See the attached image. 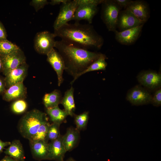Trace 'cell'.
Returning a JSON list of instances; mask_svg holds the SVG:
<instances>
[{
  "label": "cell",
  "mask_w": 161,
  "mask_h": 161,
  "mask_svg": "<svg viewBox=\"0 0 161 161\" xmlns=\"http://www.w3.org/2000/svg\"><path fill=\"white\" fill-rule=\"evenodd\" d=\"M20 49L16 45L7 39L0 41V55L1 56L9 55Z\"/></svg>",
  "instance_id": "484cf974"
},
{
  "label": "cell",
  "mask_w": 161,
  "mask_h": 161,
  "mask_svg": "<svg viewBox=\"0 0 161 161\" xmlns=\"http://www.w3.org/2000/svg\"><path fill=\"white\" fill-rule=\"evenodd\" d=\"M153 106L158 107L161 105V89L159 88L155 90L153 95H152L151 102Z\"/></svg>",
  "instance_id": "f546056e"
},
{
  "label": "cell",
  "mask_w": 161,
  "mask_h": 161,
  "mask_svg": "<svg viewBox=\"0 0 161 161\" xmlns=\"http://www.w3.org/2000/svg\"><path fill=\"white\" fill-rule=\"evenodd\" d=\"M6 89L4 78L0 75V95H3Z\"/></svg>",
  "instance_id": "e575fe53"
},
{
  "label": "cell",
  "mask_w": 161,
  "mask_h": 161,
  "mask_svg": "<svg viewBox=\"0 0 161 161\" xmlns=\"http://www.w3.org/2000/svg\"><path fill=\"white\" fill-rule=\"evenodd\" d=\"M61 92L55 89L51 92L44 95L43 98V104L46 109L58 106L62 98Z\"/></svg>",
  "instance_id": "7402d4cb"
},
{
  "label": "cell",
  "mask_w": 161,
  "mask_h": 161,
  "mask_svg": "<svg viewBox=\"0 0 161 161\" xmlns=\"http://www.w3.org/2000/svg\"><path fill=\"white\" fill-rule=\"evenodd\" d=\"M27 107L26 100L24 99H20L14 101L11 105L10 109L13 112L18 114L25 112Z\"/></svg>",
  "instance_id": "4316f807"
},
{
  "label": "cell",
  "mask_w": 161,
  "mask_h": 161,
  "mask_svg": "<svg viewBox=\"0 0 161 161\" xmlns=\"http://www.w3.org/2000/svg\"><path fill=\"white\" fill-rule=\"evenodd\" d=\"M50 125L48 120L43 123L40 126L35 134L29 140V142L42 140L48 142L47 140V135Z\"/></svg>",
  "instance_id": "d4e9b609"
},
{
  "label": "cell",
  "mask_w": 161,
  "mask_h": 161,
  "mask_svg": "<svg viewBox=\"0 0 161 161\" xmlns=\"http://www.w3.org/2000/svg\"><path fill=\"white\" fill-rule=\"evenodd\" d=\"M7 34L5 28L0 21V41L7 40Z\"/></svg>",
  "instance_id": "d6a6232c"
},
{
  "label": "cell",
  "mask_w": 161,
  "mask_h": 161,
  "mask_svg": "<svg viewBox=\"0 0 161 161\" xmlns=\"http://www.w3.org/2000/svg\"><path fill=\"white\" fill-rule=\"evenodd\" d=\"M3 70L1 56L0 55V73L2 72Z\"/></svg>",
  "instance_id": "f35d334b"
},
{
  "label": "cell",
  "mask_w": 161,
  "mask_h": 161,
  "mask_svg": "<svg viewBox=\"0 0 161 161\" xmlns=\"http://www.w3.org/2000/svg\"><path fill=\"white\" fill-rule=\"evenodd\" d=\"M116 3L122 9H126L132 0H114Z\"/></svg>",
  "instance_id": "836d02e7"
},
{
  "label": "cell",
  "mask_w": 161,
  "mask_h": 161,
  "mask_svg": "<svg viewBox=\"0 0 161 161\" xmlns=\"http://www.w3.org/2000/svg\"><path fill=\"white\" fill-rule=\"evenodd\" d=\"M144 24L122 31H115L116 40L122 44L129 45L135 42L139 37Z\"/></svg>",
  "instance_id": "4fadbf2b"
},
{
  "label": "cell",
  "mask_w": 161,
  "mask_h": 161,
  "mask_svg": "<svg viewBox=\"0 0 161 161\" xmlns=\"http://www.w3.org/2000/svg\"><path fill=\"white\" fill-rule=\"evenodd\" d=\"M144 24L139 21L128 9L121 10L119 13L117 24L119 31L132 28Z\"/></svg>",
  "instance_id": "30bf717a"
},
{
  "label": "cell",
  "mask_w": 161,
  "mask_h": 161,
  "mask_svg": "<svg viewBox=\"0 0 161 161\" xmlns=\"http://www.w3.org/2000/svg\"><path fill=\"white\" fill-rule=\"evenodd\" d=\"M98 12L97 6H78L72 19L76 22L82 20L87 21L89 24L92 23L93 19Z\"/></svg>",
  "instance_id": "9a60e30c"
},
{
  "label": "cell",
  "mask_w": 161,
  "mask_h": 161,
  "mask_svg": "<svg viewBox=\"0 0 161 161\" xmlns=\"http://www.w3.org/2000/svg\"><path fill=\"white\" fill-rule=\"evenodd\" d=\"M4 153L18 161H24L25 157L22 145L20 141L16 140L11 143Z\"/></svg>",
  "instance_id": "ffe728a7"
},
{
  "label": "cell",
  "mask_w": 161,
  "mask_h": 161,
  "mask_svg": "<svg viewBox=\"0 0 161 161\" xmlns=\"http://www.w3.org/2000/svg\"><path fill=\"white\" fill-rule=\"evenodd\" d=\"M60 124L52 123L50 124L48 130L47 135V140L51 141L55 140L59 137L61 135L60 134Z\"/></svg>",
  "instance_id": "f1b7e54d"
},
{
  "label": "cell",
  "mask_w": 161,
  "mask_h": 161,
  "mask_svg": "<svg viewBox=\"0 0 161 161\" xmlns=\"http://www.w3.org/2000/svg\"><path fill=\"white\" fill-rule=\"evenodd\" d=\"M62 136L48 143L49 160L63 161L66 151L62 141Z\"/></svg>",
  "instance_id": "e0dca14e"
},
{
  "label": "cell",
  "mask_w": 161,
  "mask_h": 161,
  "mask_svg": "<svg viewBox=\"0 0 161 161\" xmlns=\"http://www.w3.org/2000/svg\"><path fill=\"white\" fill-rule=\"evenodd\" d=\"M0 161H18L9 156H6Z\"/></svg>",
  "instance_id": "74e56055"
},
{
  "label": "cell",
  "mask_w": 161,
  "mask_h": 161,
  "mask_svg": "<svg viewBox=\"0 0 161 161\" xmlns=\"http://www.w3.org/2000/svg\"><path fill=\"white\" fill-rule=\"evenodd\" d=\"M80 139L79 131L76 128H68L65 134L62 136V141L66 151L72 150L77 145Z\"/></svg>",
  "instance_id": "d6986e66"
},
{
  "label": "cell",
  "mask_w": 161,
  "mask_h": 161,
  "mask_svg": "<svg viewBox=\"0 0 161 161\" xmlns=\"http://www.w3.org/2000/svg\"><path fill=\"white\" fill-rule=\"evenodd\" d=\"M3 74L5 76L11 70L26 62L24 52L20 48L7 55L1 56Z\"/></svg>",
  "instance_id": "9c48e42d"
},
{
  "label": "cell",
  "mask_w": 161,
  "mask_h": 161,
  "mask_svg": "<svg viewBox=\"0 0 161 161\" xmlns=\"http://www.w3.org/2000/svg\"><path fill=\"white\" fill-rule=\"evenodd\" d=\"M48 120L47 114L38 109H34L27 112L21 119L18 128L21 135L30 140L35 134L41 125Z\"/></svg>",
  "instance_id": "3957f363"
},
{
  "label": "cell",
  "mask_w": 161,
  "mask_h": 161,
  "mask_svg": "<svg viewBox=\"0 0 161 161\" xmlns=\"http://www.w3.org/2000/svg\"><path fill=\"white\" fill-rule=\"evenodd\" d=\"M56 37L54 33L45 31L38 33L34 41V47L38 53L47 55L54 48Z\"/></svg>",
  "instance_id": "5b68a950"
},
{
  "label": "cell",
  "mask_w": 161,
  "mask_h": 161,
  "mask_svg": "<svg viewBox=\"0 0 161 161\" xmlns=\"http://www.w3.org/2000/svg\"><path fill=\"white\" fill-rule=\"evenodd\" d=\"M54 48L63 59L65 70L74 78L70 83L72 85L101 54L82 48L62 40L56 41Z\"/></svg>",
  "instance_id": "6da1fadb"
},
{
  "label": "cell",
  "mask_w": 161,
  "mask_h": 161,
  "mask_svg": "<svg viewBox=\"0 0 161 161\" xmlns=\"http://www.w3.org/2000/svg\"><path fill=\"white\" fill-rule=\"evenodd\" d=\"M33 157L38 160H49L48 142L45 141H30Z\"/></svg>",
  "instance_id": "ac0fdd59"
},
{
  "label": "cell",
  "mask_w": 161,
  "mask_h": 161,
  "mask_svg": "<svg viewBox=\"0 0 161 161\" xmlns=\"http://www.w3.org/2000/svg\"><path fill=\"white\" fill-rule=\"evenodd\" d=\"M49 3V2L47 0H32L30 4L34 7L36 12H38Z\"/></svg>",
  "instance_id": "4dcf8cb0"
},
{
  "label": "cell",
  "mask_w": 161,
  "mask_h": 161,
  "mask_svg": "<svg viewBox=\"0 0 161 161\" xmlns=\"http://www.w3.org/2000/svg\"><path fill=\"white\" fill-rule=\"evenodd\" d=\"M74 121L76 128L79 131L84 129L86 126L89 119V112H85L78 115L75 114Z\"/></svg>",
  "instance_id": "83f0119b"
},
{
  "label": "cell",
  "mask_w": 161,
  "mask_h": 161,
  "mask_svg": "<svg viewBox=\"0 0 161 161\" xmlns=\"http://www.w3.org/2000/svg\"><path fill=\"white\" fill-rule=\"evenodd\" d=\"M11 143L10 142H3L0 139V153L2 152L5 147L10 145Z\"/></svg>",
  "instance_id": "8d00e7d4"
},
{
  "label": "cell",
  "mask_w": 161,
  "mask_h": 161,
  "mask_svg": "<svg viewBox=\"0 0 161 161\" xmlns=\"http://www.w3.org/2000/svg\"><path fill=\"white\" fill-rule=\"evenodd\" d=\"M53 33L62 40L88 50L100 49L104 43L103 37L89 24H82L76 21L67 23Z\"/></svg>",
  "instance_id": "7a4b0ae2"
},
{
  "label": "cell",
  "mask_w": 161,
  "mask_h": 161,
  "mask_svg": "<svg viewBox=\"0 0 161 161\" xmlns=\"http://www.w3.org/2000/svg\"><path fill=\"white\" fill-rule=\"evenodd\" d=\"M69 0H52L49 2L51 5H54L59 4L61 3L64 4L67 2Z\"/></svg>",
  "instance_id": "d590c367"
},
{
  "label": "cell",
  "mask_w": 161,
  "mask_h": 161,
  "mask_svg": "<svg viewBox=\"0 0 161 161\" xmlns=\"http://www.w3.org/2000/svg\"><path fill=\"white\" fill-rule=\"evenodd\" d=\"M107 58L106 56L104 54L101 53L99 58L83 72L80 75L79 77L89 72L99 70H105L107 66V63L106 61Z\"/></svg>",
  "instance_id": "cb8c5ba5"
},
{
  "label": "cell",
  "mask_w": 161,
  "mask_h": 161,
  "mask_svg": "<svg viewBox=\"0 0 161 161\" xmlns=\"http://www.w3.org/2000/svg\"><path fill=\"white\" fill-rule=\"evenodd\" d=\"M140 84L149 91H155L161 86V74L153 70L141 71L137 77Z\"/></svg>",
  "instance_id": "52a82bcc"
},
{
  "label": "cell",
  "mask_w": 161,
  "mask_h": 161,
  "mask_svg": "<svg viewBox=\"0 0 161 161\" xmlns=\"http://www.w3.org/2000/svg\"><path fill=\"white\" fill-rule=\"evenodd\" d=\"M46 112L52 123L61 124L66 122V118L68 116L64 110L60 109L58 106L46 109Z\"/></svg>",
  "instance_id": "603a6c76"
},
{
  "label": "cell",
  "mask_w": 161,
  "mask_h": 161,
  "mask_svg": "<svg viewBox=\"0 0 161 161\" xmlns=\"http://www.w3.org/2000/svg\"><path fill=\"white\" fill-rule=\"evenodd\" d=\"M74 89L71 86L70 88L65 92L64 95L62 97L60 104L64 108V110L68 115L74 116L75 109V106L74 97Z\"/></svg>",
  "instance_id": "44dd1931"
},
{
  "label": "cell",
  "mask_w": 161,
  "mask_h": 161,
  "mask_svg": "<svg viewBox=\"0 0 161 161\" xmlns=\"http://www.w3.org/2000/svg\"><path fill=\"white\" fill-rule=\"evenodd\" d=\"M27 89L23 82L12 85L6 89L2 95L3 99L10 102L26 97Z\"/></svg>",
  "instance_id": "2e32d148"
},
{
  "label": "cell",
  "mask_w": 161,
  "mask_h": 161,
  "mask_svg": "<svg viewBox=\"0 0 161 161\" xmlns=\"http://www.w3.org/2000/svg\"><path fill=\"white\" fill-rule=\"evenodd\" d=\"M101 17L109 31L114 32L119 13L122 9L114 0H103L101 4Z\"/></svg>",
  "instance_id": "277c9868"
},
{
  "label": "cell",
  "mask_w": 161,
  "mask_h": 161,
  "mask_svg": "<svg viewBox=\"0 0 161 161\" xmlns=\"http://www.w3.org/2000/svg\"><path fill=\"white\" fill-rule=\"evenodd\" d=\"M126 9L129 10L139 21L144 24L150 17V10L147 3L144 1H131Z\"/></svg>",
  "instance_id": "7c38bea8"
},
{
  "label": "cell",
  "mask_w": 161,
  "mask_h": 161,
  "mask_svg": "<svg viewBox=\"0 0 161 161\" xmlns=\"http://www.w3.org/2000/svg\"><path fill=\"white\" fill-rule=\"evenodd\" d=\"M28 65L26 62L11 70L5 76L6 88L14 85L23 83L27 76Z\"/></svg>",
  "instance_id": "5bb4252c"
},
{
  "label": "cell",
  "mask_w": 161,
  "mask_h": 161,
  "mask_svg": "<svg viewBox=\"0 0 161 161\" xmlns=\"http://www.w3.org/2000/svg\"><path fill=\"white\" fill-rule=\"evenodd\" d=\"M46 55L47 61L56 73L58 85L60 86L64 80L63 74L65 69V66L63 59L60 53L54 48Z\"/></svg>",
  "instance_id": "8fae6325"
},
{
  "label": "cell",
  "mask_w": 161,
  "mask_h": 161,
  "mask_svg": "<svg viewBox=\"0 0 161 161\" xmlns=\"http://www.w3.org/2000/svg\"><path fill=\"white\" fill-rule=\"evenodd\" d=\"M152 97L150 91L137 85L129 90L126 99L132 105L138 106L151 103Z\"/></svg>",
  "instance_id": "ba28073f"
},
{
  "label": "cell",
  "mask_w": 161,
  "mask_h": 161,
  "mask_svg": "<svg viewBox=\"0 0 161 161\" xmlns=\"http://www.w3.org/2000/svg\"><path fill=\"white\" fill-rule=\"evenodd\" d=\"M78 6L95 5L101 4L103 0H75Z\"/></svg>",
  "instance_id": "1f68e13d"
},
{
  "label": "cell",
  "mask_w": 161,
  "mask_h": 161,
  "mask_svg": "<svg viewBox=\"0 0 161 161\" xmlns=\"http://www.w3.org/2000/svg\"><path fill=\"white\" fill-rule=\"evenodd\" d=\"M63 161H76V160L72 157H70L69 158H68L66 160H64Z\"/></svg>",
  "instance_id": "ab89813d"
},
{
  "label": "cell",
  "mask_w": 161,
  "mask_h": 161,
  "mask_svg": "<svg viewBox=\"0 0 161 161\" xmlns=\"http://www.w3.org/2000/svg\"><path fill=\"white\" fill-rule=\"evenodd\" d=\"M78 6L75 0H69L62 4L59 13L53 24L54 30H57L72 21Z\"/></svg>",
  "instance_id": "8992f818"
}]
</instances>
